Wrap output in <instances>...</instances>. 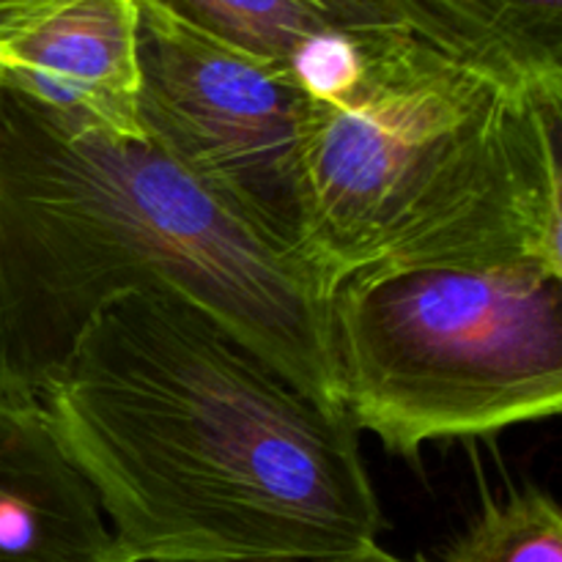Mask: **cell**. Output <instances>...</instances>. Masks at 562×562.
I'll return each instance as SVG.
<instances>
[{
	"mask_svg": "<svg viewBox=\"0 0 562 562\" xmlns=\"http://www.w3.org/2000/svg\"><path fill=\"white\" fill-rule=\"evenodd\" d=\"M409 31L450 58L525 88L562 75V0H401Z\"/></svg>",
	"mask_w": 562,
	"mask_h": 562,
	"instance_id": "cell-8",
	"label": "cell"
},
{
	"mask_svg": "<svg viewBox=\"0 0 562 562\" xmlns=\"http://www.w3.org/2000/svg\"><path fill=\"white\" fill-rule=\"evenodd\" d=\"M327 562H434V560H406V558H398V554L387 552V549H382L376 543V547L366 549V552H360V554H351V558H340V560H327Z\"/></svg>",
	"mask_w": 562,
	"mask_h": 562,
	"instance_id": "cell-13",
	"label": "cell"
},
{
	"mask_svg": "<svg viewBox=\"0 0 562 562\" xmlns=\"http://www.w3.org/2000/svg\"><path fill=\"white\" fill-rule=\"evenodd\" d=\"M327 322L340 409L387 453L562 417L552 263L362 272L329 294Z\"/></svg>",
	"mask_w": 562,
	"mask_h": 562,
	"instance_id": "cell-4",
	"label": "cell"
},
{
	"mask_svg": "<svg viewBox=\"0 0 562 562\" xmlns=\"http://www.w3.org/2000/svg\"><path fill=\"white\" fill-rule=\"evenodd\" d=\"M137 0H0V93L143 140Z\"/></svg>",
	"mask_w": 562,
	"mask_h": 562,
	"instance_id": "cell-6",
	"label": "cell"
},
{
	"mask_svg": "<svg viewBox=\"0 0 562 562\" xmlns=\"http://www.w3.org/2000/svg\"><path fill=\"white\" fill-rule=\"evenodd\" d=\"M302 258L324 294L379 269L552 263V192L525 88L412 31L366 36L346 91L311 99Z\"/></svg>",
	"mask_w": 562,
	"mask_h": 562,
	"instance_id": "cell-3",
	"label": "cell"
},
{
	"mask_svg": "<svg viewBox=\"0 0 562 562\" xmlns=\"http://www.w3.org/2000/svg\"><path fill=\"white\" fill-rule=\"evenodd\" d=\"M38 401L130 562H327L384 530L355 423L168 291L110 302Z\"/></svg>",
	"mask_w": 562,
	"mask_h": 562,
	"instance_id": "cell-1",
	"label": "cell"
},
{
	"mask_svg": "<svg viewBox=\"0 0 562 562\" xmlns=\"http://www.w3.org/2000/svg\"><path fill=\"white\" fill-rule=\"evenodd\" d=\"M137 11L143 137L258 236L302 258L300 143L311 102L302 82L159 0H137Z\"/></svg>",
	"mask_w": 562,
	"mask_h": 562,
	"instance_id": "cell-5",
	"label": "cell"
},
{
	"mask_svg": "<svg viewBox=\"0 0 562 562\" xmlns=\"http://www.w3.org/2000/svg\"><path fill=\"white\" fill-rule=\"evenodd\" d=\"M0 562H130L42 401L3 393Z\"/></svg>",
	"mask_w": 562,
	"mask_h": 562,
	"instance_id": "cell-7",
	"label": "cell"
},
{
	"mask_svg": "<svg viewBox=\"0 0 562 562\" xmlns=\"http://www.w3.org/2000/svg\"><path fill=\"white\" fill-rule=\"evenodd\" d=\"M135 291L201 307L340 409L329 296L302 258L146 137L0 93V393L42 398L88 324Z\"/></svg>",
	"mask_w": 562,
	"mask_h": 562,
	"instance_id": "cell-2",
	"label": "cell"
},
{
	"mask_svg": "<svg viewBox=\"0 0 562 562\" xmlns=\"http://www.w3.org/2000/svg\"><path fill=\"white\" fill-rule=\"evenodd\" d=\"M530 108L541 130L552 192V223H549V258L562 280V75H549L525 86Z\"/></svg>",
	"mask_w": 562,
	"mask_h": 562,
	"instance_id": "cell-11",
	"label": "cell"
},
{
	"mask_svg": "<svg viewBox=\"0 0 562 562\" xmlns=\"http://www.w3.org/2000/svg\"><path fill=\"white\" fill-rule=\"evenodd\" d=\"M313 3L327 11L346 31L360 33V36L409 31L401 0H313Z\"/></svg>",
	"mask_w": 562,
	"mask_h": 562,
	"instance_id": "cell-12",
	"label": "cell"
},
{
	"mask_svg": "<svg viewBox=\"0 0 562 562\" xmlns=\"http://www.w3.org/2000/svg\"><path fill=\"white\" fill-rule=\"evenodd\" d=\"M437 562H562V508L538 488L488 499Z\"/></svg>",
	"mask_w": 562,
	"mask_h": 562,
	"instance_id": "cell-10",
	"label": "cell"
},
{
	"mask_svg": "<svg viewBox=\"0 0 562 562\" xmlns=\"http://www.w3.org/2000/svg\"><path fill=\"white\" fill-rule=\"evenodd\" d=\"M203 33L294 69L322 36L346 31L313 0H159Z\"/></svg>",
	"mask_w": 562,
	"mask_h": 562,
	"instance_id": "cell-9",
	"label": "cell"
}]
</instances>
